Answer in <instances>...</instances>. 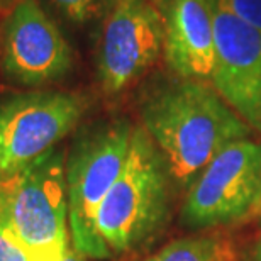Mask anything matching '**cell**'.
Returning a JSON list of instances; mask_svg holds the SVG:
<instances>
[{
  "mask_svg": "<svg viewBox=\"0 0 261 261\" xmlns=\"http://www.w3.org/2000/svg\"><path fill=\"white\" fill-rule=\"evenodd\" d=\"M141 119L171 180L187 189L226 146L246 139L251 130L216 88L185 78L151 93Z\"/></svg>",
  "mask_w": 261,
  "mask_h": 261,
  "instance_id": "6da1fadb",
  "label": "cell"
},
{
  "mask_svg": "<svg viewBox=\"0 0 261 261\" xmlns=\"http://www.w3.org/2000/svg\"><path fill=\"white\" fill-rule=\"evenodd\" d=\"M0 221L29 261H63L71 248L63 151L51 149L0 181Z\"/></svg>",
  "mask_w": 261,
  "mask_h": 261,
  "instance_id": "7a4b0ae2",
  "label": "cell"
},
{
  "mask_svg": "<svg viewBox=\"0 0 261 261\" xmlns=\"http://www.w3.org/2000/svg\"><path fill=\"white\" fill-rule=\"evenodd\" d=\"M170 178L153 139L143 126L134 127L126 163L95 217L97 232L109 251H130L161 226L168 211Z\"/></svg>",
  "mask_w": 261,
  "mask_h": 261,
  "instance_id": "3957f363",
  "label": "cell"
},
{
  "mask_svg": "<svg viewBox=\"0 0 261 261\" xmlns=\"http://www.w3.org/2000/svg\"><path fill=\"white\" fill-rule=\"evenodd\" d=\"M133 130L126 119L100 124L76 141L66 160L71 248L88 259H103L112 254L98 236L95 217L126 163Z\"/></svg>",
  "mask_w": 261,
  "mask_h": 261,
  "instance_id": "277c9868",
  "label": "cell"
},
{
  "mask_svg": "<svg viewBox=\"0 0 261 261\" xmlns=\"http://www.w3.org/2000/svg\"><path fill=\"white\" fill-rule=\"evenodd\" d=\"M83 112V97L68 92L20 93L0 102V181L55 149Z\"/></svg>",
  "mask_w": 261,
  "mask_h": 261,
  "instance_id": "5b68a950",
  "label": "cell"
},
{
  "mask_svg": "<svg viewBox=\"0 0 261 261\" xmlns=\"http://www.w3.org/2000/svg\"><path fill=\"white\" fill-rule=\"evenodd\" d=\"M261 195V143L239 139L226 146L192 181L181 219L192 229L234 222L256 207Z\"/></svg>",
  "mask_w": 261,
  "mask_h": 261,
  "instance_id": "8992f818",
  "label": "cell"
},
{
  "mask_svg": "<svg viewBox=\"0 0 261 261\" xmlns=\"http://www.w3.org/2000/svg\"><path fill=\"white\" fill-rule=\"evenodd\" d=\"M0 61L9 80L41 87L68 75L73 51L38 0H19L2 25Z\"/></svg>",
  "mask_w": 261,
  "mask_h": 261,
  "instance_id": "52a82bcc",
  "label": "cell"
},
{
  "mask_svg": "<svg viewBox=\"0 0 261 261\" xmlns=\"http://www.w3.org/2000/svg\"><path fill=\"white\" fill-rule=\"evenodd\" d=\"M165 46V19L148 0H117L103 25L97 55L98 80L119 93L158 60Z\"/></svg>",
  "mask_w": 261,
  "mask_h": 261,
  "instance_id": "ba28073f",
  "label": "cell"
},
{
  "mask_svg": "<svg viewBox=\"0 0 261 261\" xmlns=\"http://www.w3.org/2000/svg\"><path fill=\"white\" fill-rule=\"evenodd\" d=\"M216 24L212 87L229 107L261 130V33L211 0Z\"/></svg>",
  "mask_w": 261,
  "mask_h": 261,
  "instance_id": "9c48e42d",
  "label": "cell"
},
{
  "mask_svg": "<svg viewBox=\"0 0 261 261\" xmlns=\"http://www.w3.org/2000/svg\"><path fill=\"white\" fill-rule=\"evenodd\" d=\"M165 56L185 80H211L216 65V24L211 0H170Z\"/></svg>",
  "mask_w": 261,
  "mask_h": 261,
  "instance_id": "30bf717a",
  "label": "cell"
},
{
  "mask_svg": "<svg viewBox=\"0 0 261 261\" xmlns=\"http://www.w3.org/2000/svg\"><path fill=\"white\" fill-rule=\"evenodd\" d=\"M229 249L219 238L190 236L168 243L144 261H229Z\"/></svg>",
  "mask_w": 261,
  "mask_h": 261,
  "instance_id": "8fae6325",
  "label": "cell"
},
{
  "mask_svg": "<svg viewBox=\"0 0 261 261\" xmlns=\"http://www.w3.org/2000/svg\"><path fill=\"white\" fill-rule=\"evenodd\" d=\"M68 20L85 24L103 14L107 0H51Z\"/></svg>",
  "mask_w": 261,
  "mask_h": 261,
  "instance_id": "7c38bea8",
  "label": "cell"
},
{
  "mask_svg": "<svg viewBox=\"0 0 261 261\" xmlns=\"http://www.w3.org/2000/svg\"><path fill=\"white\" fill-rule=\"evenodd\" d=\"M244 24L261 33V0H217Z\"/></svg>",
  "mask_w": 261,
  "mask_h": 261,
  "instance_id": "4fadbf2b",
  "label": "cell"
},
{
  "mask_svg": "<svg viewBox=\"0 0 261 261\" xmlns=\"http://www.w3.org/2000/svg\"><path fill=\"white\" fill-rule=\"evenodd\" d=\"M0 261H29L28 254L19 246L2 221H0Z\"/></svg>",
  "mask_w": 261,
  "mask_h": 261,
  "instance_id": "5bb4252c",
  "label": "cell"
},
{
  "mask_svg": "<svg viewBox=\"0 0 261 261\" xmlns=\"http://www.w3.org/2000/svg\"><path fill=\"white\" fill-rule=\"evenodd\" d=\"M63 261H88L87 256H83L78 251H75L73 248H70V251L66 253V256L63 258Z\"/></svg>",
  "mask_w": 261,
  "mask_h": 261,
  "instance_id": "9a60e30c",
  "label": "cell"
},
{
  "mask_svg": "<svg viewBox=\"0 0 261 261\" xmlns=\"http://www.w3.org/2000/svg\"><path fill=\"white\" fill-rule=\"evenodd\" d=\"M19 0H0V12H9Z\"/></svg>",
  "mask_w": 261,
  "mask_h": 261,
  "instance_id": "2e32d148",
  "label": "cell"
},
{
  "mask_svg": "<svg viewBox=\"0 0 261 261\" xmlns=\"http://www.w3.org/2000/svg\"><path fill=\"white\" fill-rule=\"evenodd\" d=\"M256 261H261V241L258 243V249H256Z\"/></svg>",
  "mask_w": 261,
  "mask_h": 261,
  "instance_id": "e0dca14e",
  "label": "cell"
},
{
  "mask_svg": "<svg viewBox=\"0 0 261 261\" xmlns=\"http://www.w3.org/2000/svg\"><path fill=\"white\" fill-rule=\"evenodd\" d=\"M254 208H256V212L259 214V217H261V195H259V200H258L256 207H254Z\"/></svg>",
  "mask_w": 261,
  "mask_h": 261,
  "instance_id": "ac0fdd59",
  "label": "cell"
}]
</instances>
